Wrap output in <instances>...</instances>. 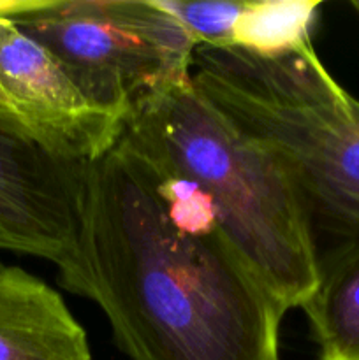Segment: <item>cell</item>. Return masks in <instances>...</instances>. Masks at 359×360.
<instances>
[{
	"label": "cell",
	"instance_id": "cell-1",
	"mask_svg": "<svg viewBox=\"0 0 359 360\" xmlns=\"http://www.w3.org/2000/svg\"><path fill=\"white\" fill-rule=\"evenodd\" d=\"M58 273L97 302L130 360H280L277 301L224 236L171 220L122 139L81 167L76 253Z\"/></svg>",
	"mask_w": 359,
	"mask_h": 360
},
{
	"label": "cell",
	"instance_id": "cell-2",
	"mask_svg": "<svg viewBox=\"0 0 359 360\" xmlns=\"http://www.w3.org/2000/svg\"><path fill=\"white\" fill-rule=\"evenodd\" d=\"M122 141L153 171L196 183L225 241L282 311L303 308L320 266L298 190L280 162L213 108L192 77L134 108Z\"/></svg>",
	"mask_w": 359,
	"mask_h": 360
},
{
	"label": "cell",
	"instance_id": "cell-3",
	"mask_svg": "<svg viewBox=\"0 0 359 360\" xmlns=\"http://www.w3.org/2000/svg\"><path fill=\"white\" fill-rule=\"evenodd\" d=\"M190 77L285 169L308 214L319 262L359 241V101L312 44L278 56L199 46Z\"/></svg>",
	"mask_w": 359,
	"mask_h": 360
},
{
	"label": "cell",
	"instance_id": "cell-4",
	"mask_svg": "<svg viewBox=\"0 0 359 360\" xmlns=\"http://www.w3.org/2000/svg\"><path fill=\"white\" fill-rule=\"evenodd\" d=\"M11 20L123 122L148 97L190 79L196 42L155 0H34Z\"/></svg>",
	"mask_w": 359,
	"mask_h": 360
},
{
	"label": "cell",
	"instance_id": "cell-5",
	"mask_svg": "<svg viewBox=\"0 0 359 360\" xmlns=\"http://www.w3.org/2000/svg\"><path fill=\"white\" fill-rule=\"evenodd\" d=\"M0 90L25 134L67 164L99 160L123 136L125 122L94 104L11 18H0Z\"/></svg>",
	"mask_w": 359,
	"mask_h": 360
},
{
	"label": "cell",
	"instance_id": "cell-6",
	"mask_svg": "<svg viewBox=\"0 0 359 360\" xmlns=\"http://www.w3.org/2000/svg\"><path fill=\"white\" fill-rule=\"evenodd\" d=\"M81 167L0 120V227L14 252L65 269L74 259Z\"/></svg>",
	"mask_w": 359,
	"mask_h": 360
},
{
	"label": "cell",
	"instance_id": "cell-7",
	"mask_svg": "<svg viewBox=\"0 0 359 360\" xmlns=\"http://www.w3.org/2000/svg\"><path fill=\"white\" fill-rule=\"evenodd\" d=\"M0 360H92L87 333L62 295L2 260Z\"/></svg>",
	"mask_w": 359,
	"mask_h": 360
},
{
	"label": "cell",
	"instance_id": "cell-8",
	"mask_svg": "<svg viewBox=\"0 0 359 360\" xmlns=\"http://www.w3.org/2000/svg\"><path fill=\"white\" fill-rule=\"evenodd\" d=\"M319 264V285L301 308L319 360H359V241Z\"/></svg>",
	"mask_w": 359,
	"mask_h": 360
},
{
	"label": "cell",
	"instance_id": "cell-9",
	"mask_svg": "<svg viewBox=\"0 0 359 360\" xmlns=\"http://www.w3.org/2000/svg\"><path fill=\"white\" fill-rule=\"evenodd\" d=\"M322 4L317 0H245L229 48L278 56L312 44Z\"/></svg>",
	"mask_w": 359,
	"mask_h": 360
},
{
	"label": "cell",
	"instance_id": "cell-10",
	"mask_svg": "<svg viewBox=\"0 0 359 360\" xmlns=\"http://www.w3.org/2000/svg\"><path fill=\"white\" fill-rule=\"evenodd\" d=\"M160 9L171 14L190 35L196 46L229 48L232 32L241 13L243 2H185L155 0Z\"/></svg>",
	"mask_w": 359,
	"mask_h": 360
},
{
	"label": "cell",
	"instance_id": "cell-11",
	"mask_svg": "<svg viewBox=\"0 0 359 360\" xmlns=\"http://www.w3.org/2000/svg\"><path fill=\"white\" fill-rule=\"evenodd\" d=\"M0 250H13V252H14L13 241H11L9 236L4 232L2 227H0Z\"/></svg>",
	"mask_w": 359,
	"mask_h": 360
},
{
	"label": "cell",
	"instance_id": "cell-12",
	"mask_svg": "<svg viewBox=\"0 0 359 360\" xmlns=\"http://www.w3.org/2000/svg\"><path fill=\"white\" fill-rule=\"evenodd\" d=\"M352 7H354V11H355V13H358V16H359V0L352 2Z\"/></svg>",
	"mask_w": 359,
	"mask_h": 360
}]
</instances>
